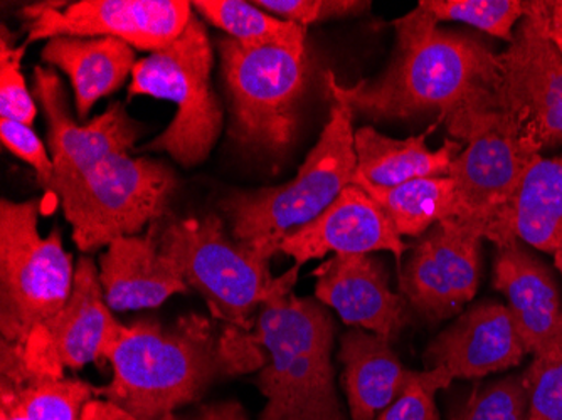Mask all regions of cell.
Returning a JSON list of instances; mask_svg holds the SVG:
<instances>
[{
  "label": "cell",
  "mask_w": 562,
  "mask_h": 420,
  "mask_svg": "<svg viewBox=\"0 0 562 420\" xmlns=\"http://www.w3.org/2000/svg\"><path fill=\"white\" fill-rule=\"evenodd\" d=\"M438 24L422 5L396 19V53L386 71L352 87H342L327 72L331 97L344 101L353 116L374 120L438 112L451 137L469 141L483 120L504 110L501 55L476 37Z\"/></svg>",
  "instance_id": "cell-1"
},
{
  "label": "cell",
  "mask_w": 562,
  "mask_h": 420,
  "mask_svg": "<svg viewBox=\"0 0 562 420\" xmlns=\"http://www.w3.org/2000/svg\"><path fill=\"white\" fill-rule=\"evenodd\" d=\"M113 378L97 396L137 420H159L195 402L223 375L261 371L265 352L251 331L189 315L164 327L140 320L123 327L109 355Z\"/></svg>",
  "instance_id": "cell-2"
},
{
  "label": "cell",
  "mask_w": 562,
  "mask_h": 420,
  "mask_svg": "<svg viewBox=\"0 0 562 420\" xmlns=\"http://www.w3.org/2000/svg\"><path fill=\"white\" fill-rule=\"evenodd\" d=\"M334 331L324 303L293 290L261 305L251 331L265 352L260 420H347L334 385Z\"/></svg>",
  "instance_id": "cell-3"
},
{
  "label": "cell",
  "mask_w": 562,
  "mask_h": 420,
  "mask_svg": "<svg viewBox=\"0 0 562 420\" xmlns=\"http://www.w3.org/2000/svg\"><path fill=\"white\" fill-rule=\"evenodd\" d=\"M352 122L349 106L331 97L321 138L290 182L229 195L223 208L233 238L273 259L283 239L327 211L356 175Z\"/></svg>",
  "instance_id": "cell-4"
},
{
  "label": "cell",
  "mask_w": 562,
  "mask_h": 420,
  "mask_svg": "<svg viewBox=\"0 0 562 420\" xmlns=\"http://www.w3.org/2000/svg\"><path fill=\"white\" fill-rule=\"evenodd\" d=\"M159 249L206 299L211 315L229 327L252 331L261 305L292 292L299 276L295 264L273 277L270 258L229 238L217 216L169 217L160 223Z\"/></svg>",
  "instance_id": "cell-5"
},
{
  "label": "cell",
  "mask_w": 562,
  "mask_h": 420,
  "mask_svg": "<svg viewBox=\"0 0 562 420\" xmlns=\"http://www.w3.org/2000/svg\"><path fill=\"white\" fill-rule=\"evenodd\" d=\"M221 72L232 109L229 137L255 154L281 155L295 140L308 90L305 46L248 47L220 41Z\"/></svg>",
  "instance_id": "cell-6"
},
{
  "label": "cell",
  "mask_w": 562,
  "mask_h": 420,
  "mask_svg": "<svg viewBox=\"0 0 562 420\" xmlns=\"http://www.w3.org/2000/svg\"><path fill=\"white\" fill-rule=\"evenodd\" d=\"M213 46L199 15L164 49L138 59L132 72L131 97L172 101L176 116L142 151H166L184 167L210 157L223 129V110L211 84Z\"/></svg>",
  "instance_id": "cell-7"
},
{
  "label": "cell",
  "mask_w": 562,
  "mask_h": 420,
  "mask_svg": "<svg viewBox=\"0 0 562 420\" xmlns=\"http://www.w3.org/2000/svg\"><path fill=\"white\" fill-rule=\"evenodd\" d=\"M173 191L176 175L169 167L128 154L110 155L55 188L72 239L83 252L109 248L164 220Z\"/></svg>",
  "instance_id": "cell-8"
},
{
  "label": "cell",
  "mask_w": 562,
  "mask_h": 420,
  "mask_svg": "<svg viewBox=\"0 0 562 420\" xmlns=\"http://www.w3.org/2000/svg\"><path fill=\"white\" fill-rule=\"evenodd\" d=\"M71 254L61 234L40 232V202L0 204V331L9 345H25L31 334L58 315L75 284Z\"/></svg>",
  "instance_id": "cell-9"
},
{
  "label": "cell",
  "mask_w": 562,
  "mask_h": 420,
  "mask_svg": "<svg viewBox=\"0 0 562 420\" xmlns=\"http://www.w3.org/2000/svg\"><path fill=\"white\" fill-rule=\"evenodd\" d=\"M123 327L106 305L97 264L81 258L61 311L37 328L21 349L0 343V384L65 377V368L80 371L88 363L109 362Z\"/></svg>",
  "instance_id": "cell-10"
},
{
  "label": "cell",
  "mask_w": 562,
  "mask_h": 420,
  "mask_svg": "<svg viewBox=\"0 0 562 420\" xmlns=\"http://www.w3.org/2000/svg\"><path fill=\"white\" fill-rule=\"evenodd\" d=\"M501 61L502 104L519 122L526 147L542 155L562 145V55L548 34L546 0L529 2Z\"/></svg>",
  "instance_id": "cell-11"
},
{
  "label": "cell",
  "mask_w": 562,
  "mask_h": 420,
  "mask_svg": "<svg viewBox=\"0 0 562 420\" xmlns=\"http://www.w3.org/2000/svg\"><path fill=\"white\" fill-rule=\"evenodd\" d=\"M194 9L184 0H80L72 4H34L22 15L25 46L55 37H113L135 49L157 53L184 33Z\"/></svg>",
  "instance_id": "cell-12"
},
{
  "label": "cell",
  "mask_w": 562,
  "mask_h": 420,
  "mask_svg": "<svg viewBox=\"0 0 562 420\" xmlns=\"http://www.w3.org/2000/svg\"><path fill=\"white\" fill-rule=\"evenodd\" d=\"M467 144L448 177L457 191L458 219L476 227L483 238L485 226L516 197L542 155L526 147L519 122L505 109L483 120Z\"/></svg>",
  "instance_id": "cell-13"
},
{
  "label": "cell",
  "mask_w": 562,
  "mask_h": 420,
  "mask_svg": "<svg viewBox=\"0 0 562 420\" xmlns=\"http://www.w3.org/2000/svg\"><path fill=\"white\" fill-rule=\"evenodd\" d=\"M482 241L480 230L463 220L435 224L401 270L404 298L428 320L458 315L479 292Z\"/></svg>",
  "instance_id": "cell-14"
},
{
  "label": "cell",
  "mask_w": 562,
  "mask_h": 420,
  "mask_svg": "<svg viewBox=\"0 0 562 420\" xmlns=\"http://www.w3.org/2000/svg\"><path fill=\"white\" fill-rule=\"evenodd\" d=\"M33 94L46 115L47 145L56 167L55 188L110 155L128 154L140 137V125L120 103H113L88 125H78L69 115L65 87L53 68H34Z\"/></svg>",
  "instance_id": "cell-15"
},
{
  "label": "cell",
  "mask_w": 562,
  "mask_h": 420,
  "mask_svg": "<svg viewBox=\"0 0 562 420\" xmlns=\"http://www.w3.org/2000/svg\"><path fill=\"white\" fill-rule=\"evenodd\" d=\"M407 249L409 246L386 211L356 183H350L317 219L290 234L280 245L281 254L295 259L299 266L328 252L371 254L375 251L393 252L401 264Z\"/></svg>",
  "instance_id": "cell-16"
},
{
  "label": "cell",
  "mask_w": 562,
  "mask_h": 420,
  "mask_svg": "<svg viewBox=\"0 0 562 420\" xmlns=\"http://www.w3.org/2000/svg\"><path fill=\"white\" fill-rule=\"evenodd\" d=\"M315 296L339 313L349 327L396 340L409 321L404 296L391 292L381 259L371 254H334L314 271Z\"/></svg>",
  "instance_id": "cell-17"
},
{
  "label": "cell",
  "mask_w": 562,
  "mask_h": 420,
  "mask_svg": "<svg viewBox=\"0 0 562 420\" xmlns=\"http://www.w3.org/2000/svg\"><path fill=\"white\" fill-rule=\"evenodd\" d=\"M527 353L507 305L472 306L426 350V365L451 378H482L519 365Z\"/></svg>",
  "instance_id": "cell-18"
},
{
  "label": "cell",
  "mask_w": 562,
  "mask_h": 420,
  "mask_svg": "<svg viewBox=\"0 0 562 420\" xmlns=\"http://www.w3.org/2000/svg\"><path fill=\"white\" fill-rule=\"evenodd\" d=\"M494 286L507 298L517 333L532 356L542 355L562 340V302L551 268L524 242L498 246Z\"/></svg>",
  "instance_id": "cell-19"
},
{
  "label": "cell",
  "mask_w": 562,
  "mask_h": 420,
  "mask_svg": "<svg viewBox=\"0 0 562 420\" xmlns=\"http://www.w3.org/2000/svg\"><path fill=\"white\" fill-rule=\"evenodd\" d=\"M160 223L150 224L145 236L116 239L101 254L100 281L112 311L157 308L189 292L179 270L160 254Z\"/></svg>",
  "instance_id": "cell-20"
},
{
  "label": "cell",
  "mask_w": 562,
  "mask_h": 420,
  "mask_svg": "<svg viewBox=\"0 0 562 420\" xmlns=\"http://www.w3.org/2000/svg\"><path fill=\"white\" fill-rule=\"evenodd\" d=\"M393 341L362 328L347 331L340 341L342 385L349 400L350 419L378 420L379 413L400 399L428 371L413 372L391 349Z\"/></svg>",
  "instance_id": "cell-21"
},
{
  "label": "cell",
  "mask_w": 562,
  "mask_h": 420,
  "mask_svg": "<svg viewBox=\"0 0 562 420\" xmlns=\"http://www.w3.org/2000/svg\"><path fill=\"white\" fill-rule=\"evenodd\" d=\"M483 239L495 248L517 239L554 254L562 246V155L530 167L516 197L483 229Z\"/></svg>",
  "instance_id": "cell-22"
},
{
  "label": "cell",
  "mask_w": 562,
  "mask_h": 420,
  "mask_svg": "<svg viewBox=\"0 0 562 420\" xmlns=\"http://www.w3.org/2000/svg\"><path fill=\"white\" fill-rule=\"evenodd\" d=\"M437 123L418 137L406 140L386 137L378 129L366 126L353 134L357 169L353 180L378 185L396 188L409 180L448 177L451 163L462 154L460 141L447 140L438 150L426 147V138L435 132Z\"/></svg>",
  "instance_id": "cell-23"
},
{
  "label": "cell",
  "mask_w": 562,
  "mask_h": 420,
  "mask_svg": "<svg viewBox=\"0 0 562 420\" xmlns=\"http://www.w3.org/2000/svg\"><path fill=\"white\" fill-rule=\"evenodd\" d=\"M43 59L68 75L80 118L119 90L137 65L134 47L113 37H55L44 46Z\"/></svg>",
  "instance_id": "cell-24"
},
{
  "label": "cell",
  "mask_w": 562,
  "mask_h": 420,
  "mask_svg": "<svg viewBox=\"0 0 562 420\" xmlns=\"http://www.w3.org/2000/svg\"><path fill=\"white\" fill-rule=\"evenodd\" d=\"M352 183L386 211L401 236L422 238L435 224L458 219L457 191L450 177L409 180L396 188H378L361 180Z\"/></svg>",
  "instance_id": "cell-25"
},
{
  "label": "cell",
  "mask_w": 562,
  "mask_h": 420,
  "mask_svg": "<svg viewBox=\"0 0 562 420\" xmlns=\"http://www.w3.org/2000/svg\"><path fill=\"white\" fill-rule=\"evenodd\" d=\"M192 9L243 46H305V27L243 0H195Z\"/></svg>",
  "instance_id": "cell-26"
},
{
  "label": "cell",
  "mask_w": 562,
  "mask_h": 420,
  "mask_svg": "<svg viewBox=\"0 0 562 420\" xmlns=\"http://www.w3.org/2000/svg\"><path fill=\"white\" fill-rule=\"evenodd\" d=\"M11 391L31 420H81L85 407L97 399V388L80 378H33L21 385L0 384Z\"/></svg>",
  "instance_id": "cell-27"
},
{
  "label": "cell",
  "mask_w": 562,
  "mask_h": 420,
  "mask_svg": "<svg viewBox=\"0 0 562 420\" xmlns=\"http://www.w3.org/2000/svg\"><path fill=\"white\" fill-rule=\"evenodd\" d=\"M418 5H422L438 22H465L475 30L513 43L514 27L526 15L529 2H520V0H422Z\"/></svg>",
  "instance_id": "cell-28"
},
{
  "label": "cell",
  "mask_w": 562,
  "mask_h": 420,
  "mask_svg": "<svg viewBox=\"0 0 562 420\" xmlns=\"http://www.w3.org/2000/svg\"><path fill=\"white\" fill-rule=\"evenodd\" d=\"M522 378L529 394L527 420H562V340L533 356Z\"/></svg>",
  "instance_id": "cell-29"
},
{
  "label": "cell",
  "mask_w": 562,
  "mask_h": 420,
  "mask_svg": "<svg viewBox=\"0 0 562 420\" xmlns=\"http://www.w3.org/2000/svg\"><path fill=\"white\" fill-rule=\"evenodd\" d=\"M529 394L522 375H508L476 388L451 420H527Z\"/></svg>",
  "instance_id": "cell-30"
},
{
  "label": "cell",
  "mask_w": 562,
  "mask_h": 420,
  "mask_svg": "<svg viewBox=\"0 0 562 420\" xmlns=\"http://www.w3.org/2000/svg\"><path fill=\"white\" fill-rule=\"evenodd\" d=\"M9 33L2 27L0 41V115L12 122L33 126L37 109L33 91L27 88L21 63L25 44L15 47L8 41Z\"/></svg>",
  "instance_id": "cell-31"
},
{
  "label": "cell",
  "mask_w": 562,
  "mask_h": 420,
  "mask_svg": "<svg viewBox=\"0 0 562 420\" xmlns=\"http://www.w3.org/2000/svg\"><path fill=\"white\" fill-rule=\"evenodd\" d=\"M252 4L270 12L274 18L295 22L302 27L330 19L359 15L371 8V2L359 0H255Z\"/></svg>",
  "instance_id": "cell-32"
},
{
  "label": "cell",
  "mask_w": 562,
  "mask_h": 420,
  "mask_svg": "<svg viewBox=\"0 0 562 420\" xmlns=\"http://www.w3.org/2000/svg\"><path fill=\"white\" fill-rule=\"evenodd\" d=\"M0 138L15 157L33 167L37 180L46 191L55 192L56 167L34 129L24 123L0 120Z\"/></svg>",
  "instance_id": "cell-33"
},
{
  "label": "cell",
  "mask_w": 562,
  "mask_h": 420,
  "mask_svg": "<svg viewBox=\"0 0 562 420\" xmlns=\"http://www.w3.org/2000/svg\"><path fill=\"white\" fill-rule=\"evenodd\" d=\"M453 382L450 375L440 368L428 371L425 381L416 382L394 400L386 410L379 413L378 420H440L435 394L447 388Z\"/></svg>",
  "instance_id": "cell-34"
},
{
  "label": "cell",
  "mask_w": 562,
  "mask_h": 420,
  "mask_svg": "<svg viewBox=\"0 0 562 420\" xmlns=\"http://www.w3.org/2000/svg\"><path fill=\"white\" fill-rule=\"evenodd\" d=\"M159 420H248V417H246L241 404L227 400V402H214L199 407L189 416H177L176 412L166 413Z\"/></svg>",
  "instance_id": "cell-35"
},
{
  "label": "cell",
  "mask_w": 562,
  "mask_h": 420,
  "mask_svg": "<svg viewBox=\"0 0 562 420\" xmlns=\"http://www.w3.org/2000/svg\"><path fill=\"white\" fill-rule=\"evenodd\" d=\"M81 420H137L110 400L93 399L87 404Z\"/></svg>",
  "instance_id": "cell-36"
},
{
  "label": "cell",
  "mask_w": 562,
  "mask_h": 420,
  "mask_svg": "<svg viewBox=\"0 0 562 420\" xmlns=\"http://www.w3.org/2000/svg\"><path fill=\"white\" fill-rule=\"evenodd\" d=\"M0 420H31L11 391L0 390Z\"/></svg>",
  "instance_id": "cell-37"
},
{
  "label": "cell",
  "mask_w": 562,
  "mask_h": 420,
  "mask_svg": "<svg viewBox=\"0 0 562 420\" xmlns=\"http://www.w3.org/2000/svg\"><path fill=\"white\" fill-rule=\"evenodd\" d=\"M548 11V30L551 33H562V0H546Z\"/></svg>",
  "instance_id": "cell-38"
},
{
  "label": "cell",
  "mask_w": 562,
  "mask_h": 420,
  "mask_svg": "<svg viewBox=\"0 0 562 420\" xmlns=\"http://www.w3.org/2000/svg\"><path fill=\"white\" fill-rule=\"evenodd\" d=\"M554 264L555 268H558L559 273H561L562 276V246H559L558 249L554 251Z\"/></svg>",
  "instance_id": "cell-39"
},
{
  "label": "cell",
  "mask_w": 562,
  "mask_h": 420,
  "mask_svg": "<svg viewBox=\"0 0 562 420\" xmlns=\"http://www.w3.org/2000/svg\"><path fill=\"white\" fill-rule=\"evenodd\" d=\"M549 37H551L552 43L555 44V47H558L559 53L562 55V33H551V31L548 30Z\"/></svg>",
  "instance_id": "cell-40"
}]
</instances>
